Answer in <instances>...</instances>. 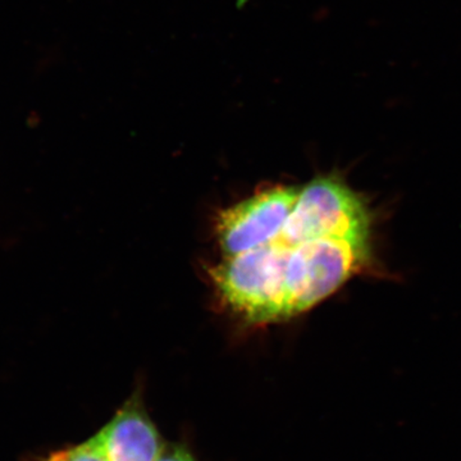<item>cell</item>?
<instances>
[{"label":"cell","instance_id":"cell-1","mask_svg":"<svg viewBox=\"0 0 461 461\" xmlns=\"http://www.w3.org/2000/svg\"><path fill=\"white\" fill-rule=\"evenodd\" d=\"M282 245L287 249L284 321L311 311L354 277L384 276L375 241L321 238Z\"/></svg>","mask_w":461,"mask_h":461},{"label":"cell","instance_id":"cell-2","mask_svg":"<svg viewBox=\"0 0 461 461\" xmlns=\"http://www.w3.org/2000/svg\"><path fill=\"white\" fill-rule=\"evenodd\" d=\"M377 224V212L366 195L339 175L318 176L300 187L295 208L276 240L285 245L321 238L375 241Z\"/></svg>","mask_w":461,"mask_h":461},{"label":"cell","instance_id":"cell-3","mask_svg":"<svg viewBox=\"0 0 461 461\" xmlns=\"http://www.w3.org/2000/svg\"><path fill=\"white\" fill-rule=\"evenodd\" d=\"M287 249L272 240L263 247L224 257L212 280L224 304L249 323L284 321Z\"/></svg>","mask_w":461,"mask_h":461},{"label":"cell","instance_id":"cell-4","mask_svg":"<svg viewBox=\"0 0 461 461\" xmlns=\"http://www.w3.org/2000/svg\"><path fill=\"white\" fill-rule=\"evenodd\" d=\"M299 194L296 186L271 187L224 211L215 227L224 257L239 256L277 238Z\"/></svg>","mask_w":461,"mask_h":461},{"label":"cell","instance_id":"cell-5","mask_svg":"<svg viewBox=\"0 0 461 461\" xmlns=\"http://www.w3.org/2000/svg\"><path fill=\"white\" fill-rule=\"evenodd\" d=\"M91 438L108 461H156L166 446L139 393Z\"/></svg>","mask_w":461,"mask_h":461},{"label":"cell","instance_id":"cell-6","mask_svg":"<svg viewBox=\"0 0 461 461\" xmlns=\"http://www.w3.org/2000/svg\"><path fill=\"white\" fill-rule=\"evenodd\" d=\"M45 461H108L93 438L50 455Z\"/></svg>","mask_w":461,"mask_h":461},{"label":"cell","instance_id":"cell-7","mask_svg":"<svg viewBox=\"0 0 461 461\" xmlns=\"http://www.w3.org/2000/svg\"><path fill=\"white\" fill-rule=\"evenodd\" d=\"M156 461H198L186 447L181 445L166 444L162 454Z\"/></svg>","mask_w":461,"mask_h":461}]
</instances>
